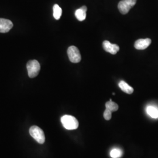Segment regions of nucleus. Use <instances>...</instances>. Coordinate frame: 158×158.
<instances>
[{
    "instance_id": "1",
    "label": "nucleus",
    "mask_w": 158,
    "mask_h": 158,
    "mask_svg": "<svg viewBox=\"0 0 158 158\" xmlns=\"http://www.w3.org/2000/svg\"><path fill=\"white\" fill-rule=\"evenodd\" d=\"M61 123L63 126L68 130H76L79 127L77 119L73 116L70 115H64L61 118Z\"/></svg>"
},
{
    "instance_id": "2",
    "label": "nucleus",
    "mask_w": 158,
    "mask_h": 158,
    "mask_svg": "<svg viewBox=\"0 0 158 158\" xmlns=\"http://www.w3.org/2000/svg\"><path fill=\"white\" fill-rule=\"evenodd\" d=\"M29 134L40 144H43L45 141L44 132L39 127L34 125L29 129Z\"/></svg>"
},
{
    "instance_id": "3",
    "label": "nucleus",
    "mask_w": 158,
    "mask_h": 158,
    "mask_svg": "<svg viewBox=\"0 0 158 158\" xmlns=\"http://www.w3.org/2000/svg\"><path fill=\"white\" fill-rule=\"evenodd\" d=\"M27 68L30 78H34L40 73V63L36 60H32L29 61L27 64Z\"/></svg>"
},
{
    "instance_id": "4",
    "label": "nucleus",
    "mask_w": 158,
    "mask_h": 158,
    "mask_svg": "<svg viewBox=\"0 0 158 158\" xmlns=\"http://www.w3.org/2000/svg\"><path fill=\"white\" fill-rule=\"evenodd\" d=\"M68 55L71 62L77 63L81 61V56L78 48L74 46H70L68 49Z\"/></svg>"
},
{
    "instance_id": "5",
    "label": "nucleus",
    "mask_w": 158,
    "mask_h": 158,
    "mask_svg": "<svg viewBox=\"0 0 158 158\" xmlns=\"http://www.w3.org/2000/svg\"><path fill=\"white\" fill-rule=\"evenodd\" d=\"M102 46L105 51L112 55H115L119 51L118 46L116 44H113L108 40L104 41L102 43Z\"/></svg>"
},
{
    "instance_id": "6",
    "label": "nucleus",
    "mask_w": 158,
    "mask_h": 158,
    "mask_svg": "<svg viewBox=\"0 0 158 158\" xmlns=\"http://www.w3.org/2000/svg\"><path fill=\"white\" fill-rule=\"evenodd\" d=\"M13 23L9 19L0 18V32L6 33L12 28Z\"/></svg>"
},
{
    "instance_id": "7",
    "label": "nucleus",
    "mask_w": 158,
    "mask_h": 158,
    "mask_svg": "<svg viewBox=\"0 0 158 158\" xmlns=\"http://www.w3.org/2000/svg\"><path fill=\"white\" fill-rule=\"evenodd\" d=\"M151 40L149 38L137 40L135 42L134 47L138 50H143L151 45Z\"/></svg>"
},
{
    "instance_id": "8",
    "label": "nucleus",
    "mask_w": 158,
    "mask_h": 158,
    "mask_svg": "<svg viewBox=\"0 0 158 158\" xmlns=\"http://www.w3.org/2000/svg\"><path fill=\"white\" fill-rule=\"evenodd\" d=\"M87 8L86 6H83L77 10L75 12V16L76 18L80 21H83L86 18V11Z\"/></svg>"
},
{
    "instance_id": "9",
    "label": "nucleus",
    "mask_w": 158,
    "mask_h": 158,
    "mask_svg": "<svg viewBox=\"0 0 158 158\" xmlns=\"http://www.w3.org/2000/svg\"><path fill=\"white\" fill-rule=\"evenodd\" d=\"M118 8L119 11L123 14L128 13L129 11L132 8V7L125 0H122L119 2Z\"/></svg>"
},
{
    "instance_id": "10",
    "label": "nucleus",
    "mask_w": 158,
    "mask_h": 158,
    "mask_svg": "<svg viewBox=\"0 0 158 158\" xmlns=\"http://www.w3.org/2000/svg\"><path fill=\"white\" fill-rule=\"evenodd\" d=\"M118 85L121 90L123 91L125 93L131 94L134 92V89L124 81H121L119 83Z\"/></svg>"
},
{
    "instance_id": "11",
    "label": "nucleus",
    "mask_w": 158,
    "mask_h": 158,
    "mask_svg": "<svg viewBox=\"0 0 158 158\" xmlns=\"http://www.w3.org/2000/svg\"><path fill=\"white\" fill-rule=\"evenodd\" d=\"M147 113L151 117L153 118H158V109L152 106H148Z\"/></svg>"
},
{
    "instance_id": "12",
    "label": "nucleus",
    "mask_w": 158,
    "mask_h": 158,
    "mask_svg": "<svg viewBox=\"0 0 158 158\" xmlns=\"http://www.w3.org/2000/svg\"><path fill=\"white\" fill-rule=\"evenodd\" d=\"M106 107L113 113L118 110V106L117 104L113 102L111 99H110L109 102H107L106 103Z\"/></svg>"
},
{
    "instance_id": "13",
    "label": "nucleus",
    "mask_w": 158,
    "mask_h": 158,
    "mask_svg": "<svg viewBox=\"0 0 158 158\" xmlns=\"http://www.w3.org/2000/svg\"><path fill=\"white\" fill-rule=\"evenodd\" d=\"M53 17L57 20L59 19L62 14V8L57 4H55L53 8Z\"/></svg>"
},
{
    "instance_id": "14",
    "label": "nucleus",
    "mask_w": 158,
    "mask_h": 158,
    "mask_svg": "<svg viewBox=\"0 0 158 158\" xmlns=\"http://www.w3.org/2000/svg\"><path fill=\"white\" fill-rule=\"evenodd\" d=\"M123 155V152L119 148H114L111 150L110 152V156L112 158H121Z\"/></svg>"
},
{
    "instance_id": "15",
    "label": "nucleus",
    "mask_w": 158,
    "mask_h": 158,
    "mask_svg": "<svg viewBox=\"0 0 158 158\" xmlns=\"http://www.w3.org/2000/svg\"><path fill=\"white\" fill-rule=\"evenodd\" d=\"M111 117H112V112L106 108L104 113V118H105V119L108 121V120H110V119L111 118Z\"/></svg>"
},
{
    "instance_id": "16",
    "label": "nucleus",
    "mask_w": 158,
    "mask_h": 158,
    "mask_svg": "<svg viewBox=\"0 0 158 158\" xmlns=\"http://www.w3.org/2000/svg\"><path fill=\"white\" fill-rule=\"evenodd\" d=\"M132 8L135 5L136 0H125Z\"/></svg>"
}]
</instances>
